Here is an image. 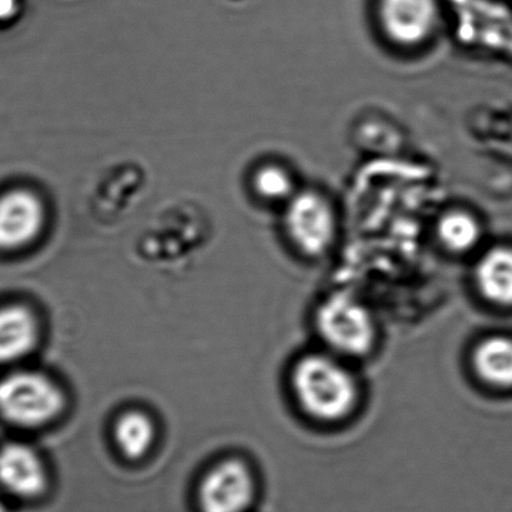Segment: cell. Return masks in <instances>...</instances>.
Listing matches in <instances>:
<instances>
[{"instance_id": "cell-1", "label": "cell", "mask_w": 512, "mask_h": 512, "mask_svg": "<svg viewBox=\"0 0 512 512\" xmlns=\"http://www.w3.org/2000/svg\"><path fill=\"white\" fill-rule=\"evenodd\" d=\"M291 380L298 404L318 421L345 419L359 400L355 375L340 356L328 351L303 355L293 366Z\"/></svg>"}, {"instance_id": "cell-2", "label": "cell", "mask_w": 512, "mask_h": 512, "mask_svg": "<svg viewBox=\"0 0 512 512\" xmlns=\"http://www.w3.org/2000/svg\"><path fill=\"white\" fill-rule=\"evenodd\" d=\"M315 320L321 341L333 355L361 357L375 345L374 317L364 303L347 293H335L323 300Z\"/></svg>"}, {"instance_id": "cell-3", "label": "cell", "mask_w": 512, "mask_h": 512, "mask_svg": "<svg viewBox=\"0 0 512 512\" xmlns=\"http://www.w3.org/2000/svg\"><path fill=\"white\" fill-rule=\"evenodd\" d=\"M64 396L47 376L17 371L0 379V416L13 425L37 427L61 414Z\"/></svg>"}, {"instance_id": "cell-4", "label": "cell", "mask_w": 512, "mask_h": 512, "mask_svg": "<svg viewBox=\"0 0 512 512\" xmlns=\"http://www.w3.org/2000/svg\"><path fill=\"white\" fill-rule=\"evenodd\" d=\"M283 227L288 240L302 255L321 257L336 241L338 220L335 207L322 193L296 192L285 205Z\"/></svg>"}, {"instance_id": "cell-5", "label": "cell", "mask_w": 512, "mask_h": 512, "mask_svg": "<svg viewBox=\"0 0 512 512\" xmlns=\"http://www.w3.org/2000/svg\"><path fill=\"white\" fill-rule=\"evenodd\" d=\"M376 14L387 41L402 49H416L435 37L441 0H377Z\"/></svg>"}, {"instance_id": "cell-6", "label": "cell", "mask_w": 512, "mask_h": 512, "mask_svg": "<svg viewBox=\"0 0 512 512\" xmlns=\"http://www.w3.org/2000/svg\"><path fill=\"white\" fill-rule=\"evenodd\" d=\"M255 497V480L242 461L231 459L212 467L198 492L202 512H246Z\"/></svg>"}, {"instance_id": "cell-7", "label": "cell", "mask_w": 512, "mask_h": 512, "mask_svg": "<svg viewBox=\"0 0 512 512\" xmlns=\"http://www.w3.org/2000/svg\"><path fill=\"white\" fill-rule=\"evenodd\" d=\"M46 210L36 193L14 190L0 197V250H18L41 233Z\"/></svg>"}, {"instance_id": "cell-8", "label": "cell", "mask_w": 512, "mask_h": 512, "mask_svg": "<svg viewBox=\"0 0 512 512\" xmlns=\"http://www.w3.org/2000/svg\"><path fill=\"white\" fill-rule=\"evenodd\" d=\"M46 486V469L36 451L18 442L0 447V487L11 495L32 499Z\"/></svg>"}, {"instance_id": "cell-9", "label": "cell", "mask_w": 512, "mask_h": 512, "mask_svg": "<svg viewBox=\"0 0 512 512\" xmlns=\"http://www.w3.org/2000/svg\"><path fill=\"white\" fill-rule=\"evenodd\" d=\"M38 323L26 306L0 307V365L21 360L37 345Z\"/></svg>"}, {"instance_id": "cell-10", "label": "cell", "mask_w": 512, "mask_h": 512, "mask_svg": "<svg viewBox=\"0 0 512 512\" xmlns=\"http://www.w3.org/2000/svg\"><path fill=\"white\" fill-rule=\"evenodd\" d=\"M476 286L487 301L512 305V246L496 245L486 250L475 268Z\"/></svg>"}, {"instance_id": "cell-11", "label": "cell", "mask_w": 512, "mask_h": 512, "mask_svg": "<svg viewBox=\"0 0 512 512\" xmlns=\"http://www.w3.org/2000/svg\"><path fill=\"white\" fill-rule=\"evenodd\" d=\"M472 364L477 376L500 389L512 387V338L492 336L476 346Z\"/></svg>"}, {"instance_id": "cell-12", "label": "cell", "mask_w": 512, "mask_h": 512, "mask_svg": "<svg viewBox=\"0 0 512 512\" xmlns=\"http://www.w3.org/2000/svg\"><path fill=\"white\" fill-rule=\"evenodd\" d=\"M436 237L446 251L455 255H465L480 245L481 222L474 213L455 208L442 213L436 222Z\"/></svg>"}, {"instance_id": "cell-13", "label": "cell", "mask_w": 512, "mask_h": 512, "mask_svg": "<svg viewBox=\"0 0 512 512\" xmlns=\"http://www.w3.org/2000/svg\"><path fill=\"white\" fill-rule=\"evenodd\" d=\"M114 439L124 456L128 459H139L147 454L153 444V422L143 412H127L119 417L114 426Z\"/></svg>"}, {"instance_id": "cell-14", "label": "cell", "mask_w": 512, "mask_h": 512, "mask_svg": "<svg viewBox=\"0 0 512 512\" xmlns=\"http://www.w3.org/2000/svg\"><path fill=\"white\" fill-rule=\"evenodd\" d=\"M253 186L263 200L283 202L285 205L296 193L291 173L277 164L262 167L255 175Z\"/></svg>"}, {"instance_id": "cell-15", "label": "cell", "mask_w": 512, "mask_h": 512, "mask_svg": "<svg viewBox=\"0 0 512 512\" xmlns=\"http://www.w3.org/2000/svg\"><path fill=\"white\" fill-rule=\"evenodd\" d=\"M19 12V0H0V23L12 21Z\"/></svg>"}, {"instance_id": "cell-16", "label": "cell", "mask_w": 512, "mask_h": 512, "mask_svg": "<svg viewBox=\"0 0 512 512\" xmlns=\"http://www.w3.org/2000/svg\"><path fill=\"white\" fill-rule=\"evenodd\" d=\"M0 512H7L6 506H4L2 500H0Z\"/></svg>"}]
</instances>
